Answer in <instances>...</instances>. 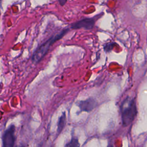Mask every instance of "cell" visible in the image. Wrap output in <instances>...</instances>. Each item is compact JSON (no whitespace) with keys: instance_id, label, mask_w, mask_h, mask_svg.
Listing matches in <instances>:
<instances>
[{"instance_id":"10","label":"cell","mask_w":147,"mask_h":147,"mask_svg":"<svg viewBox=\"0 0 147 147\" xmlns=\"http://www.w3.org/2000/svg\"><path fill=\"white\" fill-rule=\"evenodd\" d=\"M21 147H25V146H21Z\"/></svg>"},{"instance_id":"3","label":"cell","mask_w":147,"mask_h":147,"mask_svg":"<svg viewBox=\"0 0 147 147\" xmlns=\"http://www.w3.org/2000/svg\"><path fill=\"white\" fill-rule=\"evenodd\" d=\"M15 127L10 126L4 133L3 136V147H13L15 141Z\"/></svg>"},{"instance_id":"7","label":"cell","mask_w":147,"mask_h":147,"mask_svg":"<svg viewBox=\"0 0 147 147\" xmlns=\"http://www.w3.org/2000/svg\"><path fill=\"white\" fill-rule=\"evenodd\" d=\"M64 147H79V143L78 138L74 137L72 138V139L65 145Z\"/></svg>"},{"instance_id":"9","label":"cell","mask_w":147,"mask_h":147,"mask_svg":"<svg viewBox=\"0 0 147 147\" xmlns=\"http://www.w3.org/2000/svg\"><path fill=\"white\" fill-rule=\"evenodd\" d=\"M107 147H114V146H112V145H109L107 146Z\"/></svg>"},{"instance_id":"5","label":"cell","mask_w":147,"mask_h":147,"mask_svg":"<svg viewBox=\"0 0 147 147\" xmlns=\"http://www.w3.org/2000/svg\"><path fill=\"white\" fill-rule=\"evenodd\" d=\"M78 106L83 111L90 112L96 106V102L92 98H88L84 100H80L78 103Z\"/></svg>"},{"instance_id":"6","label":"cell","mask_w":147,"mask_h":147,"mask_svg":"<svg viewBox=\"0 0 147 147\" xmlns=\"http://www.w3.org/2000/svg\"><path fill=\"white\" fill-rule=\"evenodd\" d=\"M66 122V115L65 112L63 113L61 115L57 123V132L60 133L63 129H64Z\"/></svg>"},{"instance_id":"8","label":"cell","mask_w":147,"mask_h":147,"mask_svg":"<svg viewBox=\"0 0 147 147\" xmlns=\"http://www.w3.org/2000/svg\"><path fill=\"white\" fill-rule=\"evenodd\" d=\"M114 43H111V42H110L109 44H107L106 45H105V46L104 47V49L105 50V51L106 52H108V51H110L111 49H113V45H114Z\"/></svg>"},{"instance_id":"4","label":"cell","mask_w":147,"mask_h":147,"mask_svg":"<svg viewBox=\"0 0 147 147\" xmlns=\"http://www.w3.org/2000/svg\"><path fill=\"white\" fill-rule=\"evenodd\" d=\"M95 24V20L93 18H84L72 24V29L84 28L86 29H91Z\"/></svg>"},{"instance_id":"1","label":"cell","mask_w":147,"mask_h":147,"mask_svg":"<svg viewBox=\"0 0 147 147\" xmlns=\"http://www.w3.org/2000/svg\"><path fill=\"white\" fill-rule=\"evenodd\" d=\"M68 30V29H64L60 33L52 36L47 41H46L44 43L41 44L33 53V56L32 57V60L33 63L37 64L40 62L43 57L47 53L50 47L55 43L56 41L60 39Z\"/></svg>"},{"instance_id":"2","label":"cell","mask_w":147,"mask_h":147,"mask_svg":"<svg viewBox=\"0 0 147 147\" xmlns=\"http://www.w3.org/2000/svg\"><path fill=\"white\" fill-rule=\"evenodd\" d=\"M122 122L123 126L129 125L134 119L137 114V107L134 99L125 100L122 105Z\"/></svg>"}]
</instances>
